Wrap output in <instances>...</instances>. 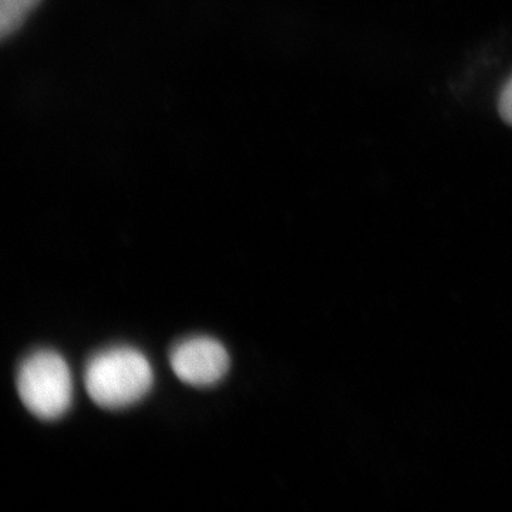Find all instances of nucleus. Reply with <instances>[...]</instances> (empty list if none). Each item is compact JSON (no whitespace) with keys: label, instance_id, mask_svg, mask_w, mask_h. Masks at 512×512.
I'll return each mask as SVG.
<instances>
[{"label":"nucleus","instance_id":"obj_1","mask_svg":"<svg viewBox=\"0 0 512 512\" xmlns=\"http://www.w3.org/2000/svg\"><path fill=\"white\" fill-rule=\"evenodd\" d=\"M154 383L150 362L131 346H113L90 357L84 386L97 406L119 410L147 396Z\"/></svg>","mask_w":512,"mask_h":512},{"label":"nucleus","instance_id":"obj_2","mask_svg":"<svg viewBox=\"0 0 512 512\" xmlns=\"http://www.w3.org/2000/svg\"><path fill=\"white\" fill-rule=\"evenodd\" d=\"M16 386L20 400L42 420H57L73 402L70 367L55 350H36L20 363Z\"/></svg>","mask_w":512,"mask_h":512},{"label":"nucleus","instance_id":"obj_3","mask_svg":"<svg viewBox=\"0 0 512 512\" xmlns=\"http://www.w3.org/2000/svg\"><path fill=\"white\" fill-rule=\"evenodd\" d=\"M175 375L195 387L214 386L224 379L229 369V355L218 340L208 336H192L181 340L170 353Z\"/></svg>","mask_w":512,"mask_h":512},{"label":"nucleus","instance_id":"obj_4","mask_svg":"<svg viewBox=\"0 0 512 512\" xmlns=\"http://www.w3.org/2000/svg\"><path fill=\"white\" fill-rule=\"evenodd\" d=\"M40 0H0V35L8 39L28 19Z\"/></svg>","mask_w":512,"mask_h":512},{"label":"nucleus","instance_id":"obj_5","mask_svg":"<svg viewBox=\"0 0 512 512\" xmlns=\"http://www.w3.org/2000/svg\"><path fill=\"white\" fill-rule=\"evenodd\" d=\"M501 116L507 123L512 124V80L505 86L500 99Z\"/></svg>","mask_w":512,"mask_h":512}]
</instances>
